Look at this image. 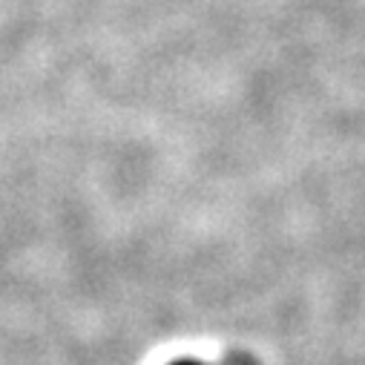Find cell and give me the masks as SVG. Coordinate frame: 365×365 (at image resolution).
Here are the masks:
<instances>
[{"label":"cell","instance_id":"6da1fadb","mask_svg":"<svg viewBox=\"0 0 365 365\" xmlns=\"http://www.w3.org/2000/svg\"><path fill=\"white\" fill-rule=\"evenodd\" d=\"M225 365H256L253 359H247V356H233V359H227Z\"/></svg>","mask_w":365,"mask_h":365},{"label":"cell","instance_id":"7a4b0ae2","mask_svg":"<svg viewBox=\"0 0 365 365\" xmlns=\"http://www.w3.org/2000/svg\"><path fill=\"white\" fill-rule=\"evenodd\" d=\"M173 365H202V362H193V359H181V362H173Z\"/></svg>","mask_w":365,"mask_h":365}]
</instances>
